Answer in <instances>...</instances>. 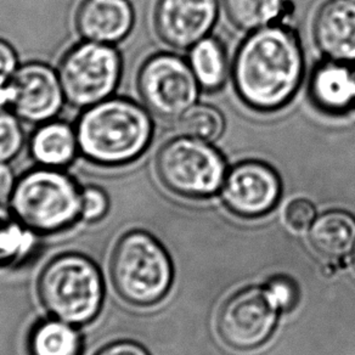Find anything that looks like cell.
<instances>
[{
	"label": "cell",
	"instance_id": "cell-17",
	"mask_svg": "<svg viewBox=\"0 0 355 355\" xmlns=\"http://www.w3.org/2000/svg\"><path fill=\"white\" fill-rule=\"evenodd\" d=\"M76 129L64 122H45L31 140V153L44 167L62 168L73 161L78 151Z\"/></svg>",
	"mask_w": 355,
	"mask_h": 355
},
{
	"label": "cell",
	"instance_id": "cell-29",
	"mask_svg": "<svg viewBox=\"0 0 355 355\" xmlns=\"http://www.w3.org/2000/svg\"><path fill=\"white\" fill-rule=\"evenodd\" d=\"M15 184L11 168L6 163H0V203L1 205L10 200Z\"/></svg>",
	"mask_w": 355,
	"mask_h": 355
},
{
	"label": "cell",
	"instance_id": "cell-27",
	"mask_svg": "<svg viewBox=\"0 0 355 355\" xmlns=\"http://www.w3.org/2000/svg\"><path fill=\"white\" fill-rule=\"evenodd\" d=\"M95 355H150V353L138 342L121 340L105 345Z\"/></svg>",
	"mask_w": 355,
	"mask_h": 355
},
{
	"label": "cell",
	"instance_id": "cell-28",
	"mask_svg": "<svg viewBox=\"0 0 355 355\" xmlns=\"http://www.w3.org/2000/svg\"><path fill=\"white\" fill-rule=\"evenodd\" d=\"M17 69V59L14 49L0 40V77H11Z\"/></svg>",
	"mask_w": 355,
	"mask_h": 355
},
{
	"label": "cell",
	"instance_id": "cell-18",
	"mask_svg": "<svg viewBox=\"0 0 355 355\" xmlns=\"http://www.w3.org/2000/svg\"><path fill=\"white\" fill-rule=\"evenodd\" d=\"M27 348L30 355H82L83 337L78 326L49 316L33 326Z\"/></svg>",
	"mask_w": 355,
	"mask_h": 355
},
{
	"label": "cell",
	"instance_id": "cell-7",
	"mask_svg": "<svg viewBox=\"0 0 355 355\" xmlns=\"http://www.w3.org/2000/svg\"><path fill=\"white\" fill-rule=\"evenodd\" d=\"M121 73L119 51L110 44L89 40L71 48L59 67L64 99L78 109L109 99L119 85Z\"/></svg>",
	"mask_w": 355,
	"mask_h": 355
},
{
	"label": "cell",
	"instance_id": "cell-20",
	"mask_svg": "<svg viewBox=\"0 0 355 355\" xmlns=\"http://www.w3.org/2000/svg\"><path fill=\"white\" fill-rule=\"evenodd\" d=\"M190 66L198 83L207 90L222 87L227 77L225 49L217 40L203 38L193 45L190 53Z\"/></svg>",
	"mask_w": 355,
	"mask_h": 355
},
{
	"label": "cell",
	"instance_id": "cell-30",
	"mask_svg": "<svg viewBox=\"0 0 355 355\" xmlns=\"http://www.w3.org/2000/svg\"><path fill=\"white\" fill-rule=\"evenodd\" d=\"M353 264H354V268H355V250H354V254H353Z\"/></svg>",
	"mask_w": 355,
	"mask_h": 355
},
{
	"label": "cell",
	"instance_id": "cell-4",
	"mask_svg": "<svg viewBox=\"0 0 355 355\" xmlns=\"http://www.w3.org/2000/svg\"><path fill=\"white\" fill-rule=\"evenodd\" d=\"M110 277L114 291L130 306H155L172 286V261L156 237L130 230L114 245Z\"/></svg>",
	"mask_w": 355,
	"mask_h": 355
},
{
	"label": "cell",
	"instance_id": "cell-16",
	"mask_svg": "<svg viewBox=\"0 0 355 355\" xmlns=\"http://www.w3.org/2000/svg\"><path fill=\"white\" fill-rule=\"evenodd\" d=\"M309 241L318 254L337 261L349 253L355 242V218L345 211H329L311 224Z\"/></svg>",
	"mask_w": 355,
	"mask_h": 355
},
{
	"label": "cell",
	"instance_id": "cell-11",
	"mask_svg": "<svg viewBox=\"0 0 355 355\" xmlns=\"http://www.w3.org/2000/svg\"><path fill=\"white\" fill-rule=\"evenodd\" d=\"M11 110L27 123L49 122L64 105V92L59 76L46 64L31 62L21 66L11 77Z\"/></svg>",
	"mask_w": 355,
	"mask_h": 355
},
{
	"label": "cell",
	"instance_id": "cell-24",
	"mask_svg": "<svg viewBox=\"0 0 355 355\" xmlns=\"http://www.w3.org/2000/svg\"><path fill=\"white\" fill-rule=\"evenodd\" d=\"M264 290L280 313H290L300 301L297 282L287 275H274L264 285Z\"/></svg>",
	"mask_w": 355,
	"mask_h": 355
},
{
	"label": "cell",
	"instance_id": "cell-2",
	"mask_svg": "<svg viewBox=\"0 0 355 355\" xmlns=\"http://www.w3.org/2000/svg\"><path fill=\"white\" fill-rule=\"evenodd\" d=\"M79 151L90 162L119 167L141 155L153 137L148 112L128 99H106L90 106L76 127Z\"/></svg>",
	"mask_w": 355,
	"mask_h": 355
},
{
	"label": "cell",
	"instance_id": "cell-5",
	"mask_svg": "<svg viewBox=\"0 0 355 355\" xmlns=\"http://www.w3.org/2000/svg\"><path fill=\"white\" fill-rule=\"evenodd\" d=\"M82 189L61 168L25 173L11 193L10 209L37 235L64 232L80 220Z\"/></svg>",
	"mask_w": 355,
	"mask_h": 355
},
{
	"label": "cell",
	"instance_id": "cell-6",
	"mask_svg": "<svg viewBox=\"0 0 355 355\" xmlns=\"http://www.w3.org/2000/svg\"><path fill=\"white\" fill-rule=\"evenodd\" d=\"M158 177L173 193L185 198L212 196L222 188L227 164L216 148L198 139H173L156 158Z\"/></svg>",
	"mask_w": 355,
	"mask_h": 355
},
{
	"label": "cell",
	"instance_id": "cell-8",
	"mask_svg": "<svg viewBox=\"0 0 355 355\" xmlns=\"http://www.w3.org/2000/svg\"><path fill=\"white\" fill-rule=\"evenodd\" d=\"M138 89L148 111L164 121L182 119L198 96V82L191 66L172 54L153 55L144 62Z\"/></svg>",
	"mask_w": 355,
	"mask_h": 355
},
{
	"label": "cell",
	"instance_id": "cell-23",
	"mask_svg": "<svg viewBox=\"0 0 355 355\" xmlns=\"http://www.w3.org/2000/svg\"><path fill=\"white\" fill-rule=\"evenodd\" d=\"M19 117L9 110H0V163L17 156L24 145V130Z\"/></svg>",
	"mask_w": 355,
	"mask_h": 355
},
{
	"label": "cell",
	"instance_id": "cell-22",
	"mask_svg": "<svg viewBox=\"0 0 355 355\" xmlns=\"http://www.w3.org/2000/svg\"><path fill=\"white\" fill-rule=\"evenodd\" d=\"M180 129L189 138L211 143L222 135L224 119L212 106L198 105L183 114L180 119Z\"/></svg>",
	"mask_w": 355,
	"mask_h": 355
},
{
	"label": "cell",
	"instance_id": "cell-21",
	"mask_svg": "<svg viewBox=\"0 0 355 355\" xmlns=\"http://www.w3.org/2000/svg\"><path fill=\"white\" fill-rule=\"evenodd\" d=\"M232 24L243 31H254L270 25L284 11L282 0H224Z\"/></svg>",
	"mask_w": 355,
	"mask_h": 355
},
{
	"label": "cell",
	"instance_id": "cell-14",
	"mask_svg": "<svg viewBox=\"0 0 355 355\" xmlns=\"http://www.w3.org/2000/svg\"><path fill=\"white\" fill-rule=\"evenodd\" d=\"M134 12L128 0H84L76 15V26L84 40L114 44L133 27Z\"/></svg>",
	"mask_w": 355,
	"mask_h": 355
},
{
	"label": "cell",
	"instance_id": "cell-15",
	"mask_svg": "<svg viewBox=\"0 0 355 355\" xmlns=\"http://www.w3.org/2000/svg\"><path fill=\"white\" fill-rule=\"evenodd\" d=\"M309 94L318 109L343 114L355 103L354 72L337 61L319 64L311 74Z\"/></svg>",
	"mask_w": 355,
	"mask_h": 355
},
{
	"label": "cell",
	"instance_id": "cell-26",
	"mask_svg": "<svg viewBox=\"0 0 355 355\" xmlns=\"http://www.w3.org/2000/svg\"><path fill=\"white\" fill-rule=\"evenodd\" d=\"M315 216L314 205L304 198L293 200L285 209V222L295 232H304L311 227Z\"/></svg>",
	"mask_w": 355,
	"mask_h": 355
},
{
	"label": "cell",
	"instance_id": "cell-25",
	"mask_svg": "<svg viewBox=\"0 0 355 355\" xmlns=\"http://www.w3.org/2000/svg\"><path fill=\"white\" fill-rule=\"evenodd\" d=\"M110 200L107 193L98 187L82 189L80 220L89 224L103 220L109 213Z\"/></svg>",
	"mask_w": 355,
	"mask_h": 355
},
{
	"label": "cell",
	"instance_id": "cell-32",
	"mask_svg": "<svg viewBox=\"0 0 355 355\" xmlns=\"http://www.w3.org/2000/svg\"><path fill=\"white\" fill-rule=\"evenodd\" d=\"M354 1H355V0H354Z\"/></svg>",
	"mask_w": 355,
	"mask_h": 355
},
{
	"label": "cell",
	"instance_id": "cell-19",
	"mask_svg": "<svg viewBox=\"0 0 355 355\" xmlns=\"http://www.w3.org/2000/svg\"><path fill=\"white\" fill-rule=\"evenodd\" d=\"M37 234L0 203V269L14 268L33 253Z\"/></svg>",
	"mask_w": 355,
	"mask_h": 355
},
{
	"label": "cell",
	"instance_id": "cell-13",
	"mask_svg": "<svg viewBox=\"0 0 355 355\" xmlns=\"http://www.w3.org/2000/svg\"><path fill=\"white\" fill-rule=\"evenodd\" d=\"M314 38L331 60L355 61L354 0H330L321 6L314 21Z\"/></svg>",
	"mask_w": 355,
	"mask_h": 355
},
{
	"label": "cell",
	"instance_id": "cell-10",
	"mask_svg": "<svg viewBox=\"0 0 355 355\" xmlns=\"http://www.w3.org/2000/svg\"><path fill=\"white\" fill-rule=\"evenodd\" d=\"M282 195V182L270 166L258 161L236 164L223 183L222 196L236 216L257 218L270 212Z\"/></svg>",
	"mask_w": 355,
	"mask_h": 355
},
{
	"label": "cell",
	"instance_id": "cell-1",
	"mask_svg": "<svg viewBox=\"0 0 355 355\" xmlns=\"http://www.w3.org/2000/svg\"><path fill=\"white\" fill-rule=\"evenodd\" d=\"M303 74V55L293 31L266 26L253 32L234 61L237 93L253 109L272 111L287 104Z\"/></svg>",
	"mask_w": 355,
	"mask_h": 355
},
{
	"label": "cell",
	"instance_id": "cell-31",
	"mask_svg": "<svg viewBox=\"0 0 355 355\" xmlns=\"http://www.w3.org/2000/svg\"><path fill=\"white\" fill-rule=\"evenodd\" d=\"M354 74H355V71H354Z\"/></svg>",
	"mask_w": 355,
	"mask_h": 355
},
{
	"label": "cell",
	"instance_id": "cell-12",
	"mask_svg": "<svg viewBox=\"0 0 355 355\" xmlns=\"http://www.w3.org/2000/svg\"><path fill=\"white\" fill-rule=\"evenodd\" d=\"M217 15L218 0H157L155 27L164 43L185 49L206 37Z\"/></svg>",
	"mask_w": 355,
	"mask_h": 355
},
{
	"label": "cell",
	"instance_id": "cell-9",
	"mask_svg": "<svg viewBox=\"0 0 355 355\" xmlns=\"http://www.w3.org/2000/svg\"><path fill=\"white\" fill-rule=\"evenodd\" d=\"M279 314L264 287H247L223 304L218 314V334L234 349H254L270 338Z\"/></svg>",
	"mask_w": 355,
	"mask_h": 355
},
{
	"label": "cell",
	"instance_id": "cell-3",
	"mask_svg": "<svg viewBox=\"0 0 355 355\" xmlns=\"http://www.w3.org/2000/svg\"><path fill=\"white\" fill-rule=\"evenodd\" d=\"M37 296L50 318L78 327L89 325L104 306V277L89 257L61 253L40 270Z\"/></svg>",
	"mask_w": 355,
	"mask_h": 355
}]
</instances>
